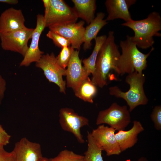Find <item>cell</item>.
Segmentation results:
<instances>
[{"label":"cell","mask_w":161,"mask_h":161,"mask_svg":"<svg viewBox=\"0 0 161 161\" xmlns=\"http://www.w3.org/2000/svg\"><path fill=\"white\" fill-rule=\"evenodd\" d=\"M72 7L78 18L88 25L95 18L96 8L95 0H72Z\"/></svg>","instance_id":"19"},{"label":"cell","mask_w":161,"mask_h":161,"mask_svg":"<svg viewBox=\"0 0 161 161\" xmlns=\"http://www.w3.org/2000/svg\"><path fill=\"white\" fill-rule=\"evenodd\" d=\"M46 27L76 22L78 18L73 8L63 0H43Z\"/></svg>","instance_id":"5"},{"label":"cell","mask_w":161,"mask_h":161,"mask_svg":"<svg viewBox=\"0 0 161 161\" xmlns=\"http://www.w3.org/2000/svg\"><path fill=\"white\" fill-rule=\"evenodd\" d=\"M84 156L65 149L61 151L57 156L51 158L52 161H83Z\"/></svg>","instance_id":"23"},{"label":"cell","mask_w":161,"mask_h":161,"mask_svg":"<svg viewBox=\"0 0 161 161\" xmlns=\"http://www.w3.org/2000/svg\"><path fill=\"white\" fill-rule=\"evenodd\" d=\"M6 89V82L5 80L0 75V106L4 95Z\"/></svg>","instance_id":"29"},{"label":"cell","mask_w":161,"mask_h":161,"mask_svg":"<svg viewBox=\"0 0 161 161\" xmlns=\"http://www.w3.org/2000/svg\"><path fill=\"white\" fill-rule=\"evenodd\" d=\"M135 0H106L105 2L108 16L107 21L121 19L127 22L132 19L129 8Z\"/></svg>","instance_id":"16"},{"label":"cell","mask_w":161,"mask_h":161,"mask_svg":"<svg viewBox=\"0 0 161 161\" xmlns=\"http://www.w3.org/2000/svg\"><path fill=\"white\" fill-rule=\"evenodd\" d=\"M107 37L106 35L97 36L95 39V45L91 54L89 57L82 61L83 68L89 76L91 74L92 75L94 72L99 51Z\"/></svg>","instance_id":"21"},{"label":"cell","mask_w":161,"mask_h":161,"mask_svg":"<svg viewBox=\"0 0 161 161\" xmlns=\"http://www.w3.org/2000/svg\"><path fill=\"white\" fill-rule=\"evenodd\" d=\"M35 66L42 69L50 82L55 83L58 86L60 92L66 93V81L63 80V77L66 76V69L59 65L53 52L44 54L35 63Z\"/></svg>","instance_id":"8"},{"label":"cell","mask_w":161,"mask_h":161,"mask_svg":"<svg viewBox=\"0 0 161 161\" xmlns=\"http://www.w3.org/2000/svg\"><path fill=\"white\" fill-rule=\"evenodd\" d=\"M17 0H0V2L10 4H16L18 3Z\"/></svg>","instance_id":"30"},{"label":"cell","mask_w":161,"mask_h":161,"mask_svg":"<svg viewBox=\"0 0 161 161\" xmlns=\"http://www.w3.org/2000/svg\"><path fill=\"white\" fill-rule=\"evenodd\" d=\"M13 151L16 161H38L43 157L40 144L31 142L25 137L15 143Z\"/></svg>","instance_id":"14"},{"label":"cell","mask_w":161,"mask_h":161,"mask_svg":"<svg viewBox=\"0 0 161 161\" xmlns=\"http://www.w3.org/2000/svg\"><path fill=\"white\" fill-rule=\"evenodd\" d=\"M61 49L56 58L58 64L62 68L66 69L74 49L71 46L65 47Z\"/></svg>","instance_id":"24"},{"label":"cell","mask_w":161,"mask_h":161,"mask_svg":"<svg viewBox=\"0 0 161 161\" xmlns=\"http://www.w3.org/2000/svg\"><path fill=\"white\" fill-rule=\"evenodd\" d=\"M0 161H16L14 151L8 152L5 150L4 146L0 145Z\"/></svg>","instance_id":"27"},{"label":"cell","mask_w":161,"mask_h":161,"mask_svg":"<svg viewBox=\"0 0 161 161\" xmlns=\"http://www.w3.org/2000/svg\"><path fill=\"white\" fill-rule=\"evenodd\" d=\"M59 122L64 130L72 133L80 143L85 142L80 132V129L89 125V120L85 117L79 115L72 109L63 108L59 111Z\"/></svg>","instance_id":"9"},{"label":"cell","mask_w":161,"mask_h":161,"mask_svg":"<svg viewBox=\"0 0 161 161\" xmlns=\"http://www.w3.org/2000/svg\"><path fill=\"white\" fill-rule=\"evenodd\" d=\"M131 122L130 112L127 106H120L114 102L108 108L99 112L96 124H106L119 131L124 130Z\"/></svg>","instance_id":"6"},{"label":"cell","mask_w":161,"mask_h":161,"mask_svg":"<svg viewBox=\"0 0 161 161\" xmlns=\"http://www.w3.org/2000/svg\"><path fill=\"white\" fill-rule=\"evenodd\" d=\"M132 29L134 35L131 36L132 41L137 47L146 49L153 47L154 36H161V17L157 12L150 13L145 19L138 20L131 19L121 24Z\"/></svg>","instance_id":"3"},{"label":"cell","mask_w":161,"mask_h":161,"mask_svg":"<svg viewBox=\"0 0 161 161\" xmlns=\"http://www.w3.org/2000/svg\"><path fill=\"white\" fill-rule=\"evenodd\" d=\"M135 161H148V159L145 157H141L138 160Z\"/></svg>","instance_id":"31"},{"label":"cell","mask_w":161,"mask_h":161,"mask_svg":"<svg viewBox=\"0 0 161 161\" xmlns=\"http://www.w3.org/2000/svg\"><path fill=\"white\" fill-rule=\"evenodd\" d=\"M25 19L21 10L13 7L4 11L0 16V33H8L26 27Z\"/></svg>","instance_id":"15"},{"label":"cell","mask_w":161,"mask_h":161,"mask_svg":"<svg viewBox=\"0 0 161 161\" xmlns=\"http://www.w3.org/2000/svg\"><path fill=\"white\" fill-rule=\"evenodd\" d=\"M46 36L47 37L51 39L54 44L58 47L62 48L71 45L69 42L64 37L50 30L48 32Z\"/></svg>","instance_id":"25"},{"label":"cell","mask_w":161,"mask_h":161,"mask_svg":"<svg viewBox=\"0 0 161 161\" xmlns=\"http://www.w3.org/2000/svg\"><path fill=\"white\" fill-rule=\"evenodd\" d=\"M46 27L43 15L38 14L36 17V24L32 36L30 44L24 58L20 64L21 66H28L33 62H37L40 59L44 52L39 47V38Z\"/></svg>","instance_id":"12"},{"label":"cell","mask_w":161,"mask_h":161,"mask_svg":"<svg viewBox=\"0 0 161 161\" xmlns=\"http://www.w3.org/2000/svg\"><path fill=\"white\" fill-rule=\"evenodd\" d=\"M11 136L4 129L0 124V145L4 146L7 145L10 143Z\"/></svg>","instance_id":"28"},{"label":"cell","mask_w":161,"mask_h":161,"mask_svg":"<svg viewBox=\"0 0 161 161\" xmlns=\"http://www.w3.org/2000/svg\"><path fill=\"white\" fill-rule=\"evenodd\" d=\"M74 92L77 97L85 102L92 103L97 92V86L93 83L88 76Z\"/></svg>","instance_id":"20"},{"label":"cell","mask_w":161,"mask_h":161,"mask_svg":"<svg viewBox=\"0 0 161 161\" xmlns=\"http://www.w3.org/2000/svg\"><path fill=\"white\" fill-rule=\"evenodd\" d=\"M105 14L97 13L93 20L85 28L83 38V49L86 51L91 49L92 41L95 39L101 29L108 24L104 18Z\"/></svg>","instance_id":"18"},{"label":"cell","mask_w":161,"mask_h":161,"mask_svg":"<svg viewBox=\"0 0 161 161\" xmlns=\"http://www.w3.org/2000/svg\"><path fill=\"white\" fill-rule=\"evenodd\" d=\"M85 23L84 21L81 20L77 23L53 26L48 28L49 30L61 35L67 40L74 49L79 51L83 43Z\"/></svg>","instance_id":"11"},{"label":"cell","mask_w":161,"mask_h":161,"mask_svg":"<svg viewBox=\"0 0 161 161\" xmlns=\"http://www.w3.org/2000/svg\"><path fill=\"white\" fill-rule=\"evenodd\" d=\"M120 45L122 54L117 62L115 73L117 76L129 74L134 72L143 73L147 67V59L154 50V47L151 48L148 53H143L138 49L131 36L128 35L125 40L120 41Z\"/></svg>","instance_id":"2"},{"label":"cell","mask_w":161,"mask_h":161,"mask_svg":"<svg viewBox=\"0 0 161 161\" xmlns=\"http://www.w3.org/2000/svg\"><path fill=\"white\" fill-rule=\"evenodd\" d=\"M34 30L26 27L14 32L0 33L1 47L5 50L18 53L24 57L28 49V42Z\"/></svg>","instance_id":"7"},{"label":"cell","mask_w":161,"mask_h":161,"mask_svg":"<svg viewBox=\"0 0 161 161\" xmlns=\"http://www.w3.org/2000/svg\"><path fill=\"white\" fill-rule=\"evenodd\" d=\"M87 138L88 148L84 153L83 161H104L102 156L103 150L96 143L91 133L88 131Z\"/></svg>","instance_id":"22"},{"label":"cell","mask_w":161,"mask_h":161,"mask_svg":"<svg viewBox=\"0 0 161 161\" xmlns=\"http://www.w3.org/2000/svg\"><path fill=\"white\" fill-rule=\"evenodd\" d=\"M116 130L104 124L93 129L91 134L98 145L106 153L107 156L119 155L122 152L116 138Z\"/></svg>","instance_id":"10"},{"label":"cell","mask_w":161,"mask_h":161,"mask_svg":"<svg viewBox=\"0 0 161 161\" xmlns=\"http://www.w3.org/2000/svg\"><path fill=\"white\" fill-rule=\"evenodd\" d=\"M151 120L154 123V126L157 130L161 129V106H156L154 108L151 115Z\"/></svg>","instance_id":"26"},{"label":"cell","mask_w":161,"mask_h":161,"mask_svg":"<svg viewBox=\"0 0 161 161\" xmlns=\"http://www.w3.org/2000/svg\"><path fill=\"white\" fill-rule=\"evenodd\" d=\"M144 130L141 123L137 120L133 122V126L130 130H120L115 134L121 151L134 146L138 140L137 136Z\"/></svg>","instance_id":"17"},{"label":"cell","mask_w":161,"mask_h":161,"mask_svg":"<svg viewBox=\"0 0 161 161\" xmlns=\"http://www.w3.org/2000/svg\"><path fill=\"white\" fill-rule=\"evenodd\" d=\"M79 50H73L66 69V85L67 87L72 88L74 91L89 76L82 65V61L79 58Z\"/></svg>","instance_id":"13"},{"label":"cell","mask_w":161,"mask_h":161,"mask_svg":"<svg viewBox=\"0 0 161 161\" xmlns=\"http://www.w3.org/2000/svg\"><path fill=\"white\" fill-rule=\"evenodd\" d=\"M114 34L113 31L109 32L99 51L92 74V82L100 88L106 85L109 80H117L112 73L114 71L121 54L115 42Z\"/></svg>","instance_id":"1"},{"label":"cell","mask_w":161,"mask_h":161,"mask_svg":"<svg viewBox=\"0 0 161 161\" xmlns=\"http://www.w3.org/2000/svg\"><path fill=\"white\" fill-rule=\"evenodd\" d=\"M38 161H52L51 158L48 159L46 157H43Z\"/></svg>","instance_id":"32"},{"label":"cell","mask_w":161,"mask_h":161,"mask_svg":"<svg viewBox=\"0 0 161 161\" xmlns=\"http://www.w3.org/2000/svg\"><path fill=\"white\" fill-rule=\"evenodd\" d=\"M145 79L143 73L134 72L126 77L125 81L130 86L128 91L123 92L118 87L114 86L109 88V93L111 95L125 100L131 112L138 106L145 105L148 102L143 87Z\"/></svg>","instance_id":"4"}]
</instances>
